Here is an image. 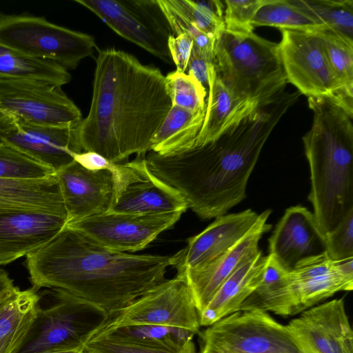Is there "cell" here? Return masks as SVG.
I'll list each match as a JSON object with an SVG mask.
<instances>
[{
	"label": "cell",
	"instance_id": "obj_15",
	"mask_svg": "<svg viewBox=\"0 0 353 353\" xmlns=\"http://www.w3.org/2000/svg\"><path fill=\"white\" fill-rule=\"evenodd\" d=\"M259 214L248 209L223 214L199 234L188 239L187 245L170 256V266L176 274L201 269L211 263L234 246L255 226Z\"/></svg>",
	"mask_w": 353,
	"mask_h": 353
},
{
	"label": "cell",
	"instance_id": "obj_21",
	"mask_svg": "<svg viewBox=\"0 0 353 353\" xmlns=\"http://www.w3.org/2000/svg\"><path fill=\"white\" fill-rule=\"evenodd\" d=\"M67 218L43 212L0 213V265L39 248L67 224Z\"/></svg>",
	"mask_w": 353,
	"mask_h": 353
},
{
	"label": "cell",
	"instance_id": "obj_36",
	"mask_svg": "<svg viewBox=\"0 0 353 353\" xmlns=\"http://www.w3.org/2000/svg\"><path fill=\"white\" fill-rule=\"evenodd\" d=\"M90 353H196L195 345L183 350L150 343L144 341L97 334L84 346Z\"/></svg>",
	"mask_w": 353,
	"mask_h": 353
},
{
	"label": "cell",
	"instance_id": "obj_9",
	"mask_svg": "<svg viewBox=\"0 0 353 353\" xmlns=\"http://www.w3.org/2000/svg\"><path fill=\"white\" fill-rule=\"evenodd\" d=\"M281 31L282 38L278 46L288 82L307 98L328 99L353 116V97L338 81L316 33Z\"/></svg>",
	"mask_w": 353,
	"mask_h": 353
},
{
	"label": "cell",
	"instance_id": "obj_10",
	"mask_svg": "<svg viewBox=\"0 0 353 353\" xmlns=\"http://www.w3.org/2000/svg\"><path fill=\"white\" fill-rule=\"evenodd\" d=\"M132 325H162L200 332L198 310L185 276L156 285L110 316L100 332Z\"/></svg>",
	"mask_w": 353,
	"mask_h": 353
},
{
	"label": "cell",
	"instance_id": "obj_11",
	"mask_svg": "<svg viewBox=\"0 0 353 353\" xmlns=\"http://www.w3.org/2000/svg\"><path fill=\"white\" fill-rule=\"evenodd\" d=\"M121 37L163 61L172 62L168 42L172 35L157 0H74Z\"/></svg>",
	"mask_w": 353,
	"mask_h": 353
},
{
	"label": "cell",
	"instance_id": "obj_23",
	"mask_svg": "<svg viewBox=\"0 0 353 353\" xmlns=\"http://www.w3.org/2000/svg\"><path fill=\"white\" fill-rule=\"evenodd\" d=\"M266 261L267 256L259 251L241 264L199 314L200 325L208 327L238 311L260 284Z\"/></svg>",
	"mask_w": 353,
	"mask_h": 353
},
{
	"label": "cell",
	"instance_id": "obj_14",
	"mask_svg": "<svg viewBox=\"0 0 353 353\" xmlns=\"http://www.w3.org/2000/svg\"><path fill=\"white\" fill-rule=\"evenodd\" d=\"M0 110L46 125H79L83 119L61 88L32 80L0 77Z\"/></svg>",
	"mask_w": 353,
	"mask_h": 353
},
{
	"label": "cell",
	"instance_id": "obj_22",
	"mask_svg": "<svg viewBox=\"0 0 353 353\" xmlns=\"http://www.w3.org/2000/svg\"><path fill=\"white\" fill-rule=\"evenodd\" d=\"M270 214V210L261 213L252 230L225 254L201 269L188 270L183 274L199 314L207 307L219 288L240 265L260 251L259 241L263 234L271 227L267 223Z\"/></svg>",
	"mask_w": 353,
	"mask_h": 353
},
{
	"label": "cell",
	"instance_id": "obj_24",
	"mask_svg": "<svg viewBox=\"0 0 353 353\" xmlns=\"http://www.w3.org/2000/svg\"><path fill=\"white\" fill-rule=\"evenodd\" d=\"M43 212L67 218L56 175L41 179H0V213Z\"/></svg>",
	"mask_w": 353,
	"mask_h": 353
},
{
	"label": "cell",
	"instance_id": "obj_33",
	"mask_svg": "<svg viewBox=\"0 0 353 353\" xmlns=\"http://www.w3.org/2000/svg\"><path fill=\"white\" fill-rule=\"evenodd\" d=\"M315 32L338 81L353 97V43L330 30Z\"/></svg>",
	"mask_w": 353,
	"mask_h": 353
},
{
	"label": "cell",
	"instance_id": "obj_34",
	"mask_svg": "<svg viewBox=\"0 0 353 353\" xmlns=\"http://www.w3.org/2000/svg\"><path fill=\"white\" fill-rule=\"evenodd\" d=\"M55 174L50 168L0 142V179H41Z\"/></svg>",
	"mask_w": 353,
	"mask_h": 353
},
{
	"label": "cell",
	"instance_id": "obj_6",
	"mask_svg": "<svg viewBox=\"0 0 353 353\" xmlns=\"http://www.w3.org/2000/svg\"><path fill=\"white\" fill-rule=\"evenodd\" d=\"M50 303L39 307L17 353L84 350L109 317L102 311L59 290L50 289Z\"/></svg>",
	"mask_w": 353,
	"mask_h": 353
},
{
	"label": "cell",
	"instance_id": "obj_41",
	"mask_svg": "<svg viewBox=\"0 0 353 353\" xmlns=\"http://www.w3.org/2000/svg\"><path fill=\"white\" fill-rule=\"evenodd\" d=\"M14 287L13 281L10 278L8 274L4 270L0 268V296Z\"/></svg>",
	"mask_w": 353,
	"mask_h": 353
},
{
	"label": "cell",
	"instance_id": "obj_40",
	"mask_svg": "<svg viewBox=\"0 0 353 353\" xmlns=\"http://www.w3.org/2000/svg\"><path fill=\"white\" fill-rule=\"evenodd\" d=\"M193 45L192 39L186 34L170 37L168 46L176 70L186 72Z\"/></svg>",
	"mask_w": 353,
	"mask_h": 353
},
{
	"label": "cell",
	"instance_id": "obj_5",
	"mask_svg": "<svg viewBox=\"0 0 353 353\" xmlns=\"http://www.w3.org/2000/svg\"><path fill=\"white\" fill-rule=\"evenodd\" d=\"M213 63L229 90L259 108L276 100L288 83L278 43L254 32L223 30L215 41Z\"/></svg>",
	"mask_w": 353,
	"mask_h": 353
},
{
	"label": "cell",
	"instance_id": "obj_31",
	"mask_svg": "<svg viewBox=\"0 0 353 353\" xmlns=\"http://www.w3.org/2000/svg\"><path fill=\"white\" fill-rule=\"evenodd\" d=\"M169 5L200 30L216 39L225 29L223 1L167 0Z\"/></svg>",
	"mask_w": 353,
	"mask_h": 353
},
{
	"label": "cell",
	"instance_id": "obj_42",
	"mask_svg": "<svg viewBox=\"0 0 353 353\" xmlns=\"http://www.w3.org/2000/svg\"><path fill=\"white\" fill-rule=\"evenodd\" d=\"M84 350H53L46 351L40 353H83Z\"/></svg>",
	"mask_w": 353,
	"mask_h": 353
},
{
	"label": "cell",
	"instance_id": "obj_4",
	"mask_svg": "<svg viewBox=\"0 0 353 353\" xmlns=\"http://www.w3.org/2000/svg\"><path fill=\"white\" fill-rule=\"evenodd\" d=\"M307 101L313 114L303 137L310 170L308 199L325 236L353 210V116L328 99Z\"/></svg>",
	"mask_w": 353,
	"mask_h": 353
},
{
	"label": "cell",
	"instance_id": "obj_27",
	"mask_svg": "<svg viewBox=\"0 0 353 353\" xmlns=\"http://www.w3.org/2000/svg\"><path fill=\"white\" fill-rule=\"evenodd\" d=\"M204 115L205 111L193 112L172 105L152 137L149 151L168 156L192 150Z\"/></svg>",
	"mask_w": 353,
	"mask_h": 353
},
{
	"label": "cell",
	"instance_id": "obj_35",
	"mask_svg": "<svg viewBox=\"0 0 353 353\" xmlns=\"http://www.w3.org/2000/svg\"><path fill=\"white\" fill-rule=\"evenodd\" d=\"M165 79L172 105L193 112L205 111L207 92L195 78L175 70L165 76Z\"/></svg>",
	"mask_w": 353,
	"mask_h": 353
},
{
	"label": "cell",
	"instance_id": "obj_16",
	"mask_svg": "<svg viewBox=\"0 0 353 353\" xmlns=\"http://www.w3.org/2000/svg\"><path fill=\"white\" fill-rule=\"evenodd\" d=\"M286 325L309 353H353V332L343 299L307 309Z\"/></svg>",
	"mask_w": 353,
	"mask_h": 353
},
{
	"label": "cell",
	"instance_id": "obj_26",
	"mask_svg": "<svg viewBox=\"0 0 353 353\" xmlns=\"http://www.w3.org/2000/svg\"><path fill=\"white\" fill-rule=\"evenodd\" d=\"M40 295L15 286L0 296V353H17L37 316Z\"/></svg>",
	"mask_w": 353,
	"mask_h": 353
},
{
	"label": "cell",
	"instance_id": "obj_29",
	"mask_svg": "<svg viewBox=\"0 0 353 353\" xmlns=\"http://www.w3.org/2000/svg\"><path fill=\"white\" fill-rule=\"evenodd\" d=\"M314 21L353 43L352 0H292Z\"/></svg>",
	"mask_w": 353,
	"mask_h": 353
},
{
	"label": "cell",
	"instance_id": "obj_19",
	"mask_svg": "<svg viewBox=\"0 0 353 353\" xmlns=\"http://www.w3.org/2000/svg\"><path fill=\"white\" fill-rule=\"evenodd\" d=\"M290 274V296L283 316L300 314L338 292L353 289V280L339 272L326 252L301 261Z\"/></svg>",
	"mask_w": 353,
	"mask_h": 353
},
{
	"label": "cell",
	"instance_id": "obj_32",
	"mask_svg": "<svg viewBox=\"0 0 353 353\" xmlns=\"http://www.w3.org/2000/svg\"><path fill=\"white\" fill-rule=\"evenodd\" d=\"M97 334L144 341L177 350H183L194 345L193 337L195 335L188 330L162 325L125 326Z\"/></svg>",
	"mask_w": 353,
	"mask_h": 353
},
{
	"label": "cell",
	"instance_id": "obj_3",
	"mask_svg": "<svg viewBox=\"0 0 353 353\" xmlns=\"http://www.w3.org/2000/svg\"><path fill=\"white\" fill-rule=\"evenodd\" d=\"M32 288L65 292L109 318L165 280L169 256L105 248L65 225L26 256Z\"/></svg>",
	"mask_w": 353,
	"mask_h": 353
},
{
	"label": "cell",
	"instance_id": "obj_28",
	"mask_svg": "<svg viewBox=\"0 0 353 353\" xmlns=\"http://www.w3.org/2000/svg\"><path fill=\"white\" fill-rule=\"evenodd\" d=\"M0 77L37 81L59 88L71 79L68 70L57 63L30 57L1 43Z\"/></svg>",
	"mask_w": 353,
	"mask_h": 353
},
{
	"label": "cell",
	"instance_id": "obj_39",
	"mask_svg": "<svg viewBox=\"0 0 353 353\" xmlns=\"http://www.w3.org/2000/svg\"><path fill=\"white\" fill-rule=\"evenodd\" d=\"M186 72L195 78L207 92L211 79L216 74L213 57L193 48Z\"/></svg>",
	"mask_w": 353,
	"mask_h": 353
},
{
	"label": "cell",
	"instance_id": "obj_12",
	"mask_svg": "<svg viewBox=\"0 0 353 353\" xmlns=\"http://www.w3.org/2000/svg\"><path fill=\"white\" fill-rule=\"evenodd\" d=\"M183 212L128 214L108 212L66 224L109 250L137 252L145 248L161 232L172 228Z\"/></svg>",
	"mask_w": 353,
	"mask_h": 353
},
{
	"label": "cell",
	"instance_id": "obj_20",
	"mask_svg": "<svg viewBox=\"0 0 353 353\" xmlns=\"http://www.w3.org/2000/svg\"><path fill=\"white\" fill-rule=\"evenodd\" d=\"M324 252L325 236L313 213L302 205L288 208L269 239V254L292 271L301 261Z\"/></svg>",
	"mask_w": 353,
	"mask_h": 353
},
{
	"label": "cell",
	"instance_id": "obj_37",
	"mask_svg": "<svg viewBox=\"0 0 353 353\" xmlns=\"http://www.w3.org/2000/svg\"><path fill=\"white\" fill-rule=\"evenodd\" d=\"M266 2L267 0L224 1V30L240 33L254 32L252 21Z\"/></svg>",
	"mask_w": 353,
	"mask_h": 353
},
{
	"label": "cell",
	"instance_id": "obj_18",
	"mask_svg": "<svg viewBox=\"0 0 353 353\" xmlns=\"http://www.w3.org/2000/svg\"><path fill=\"white\" fill-rule=\"evenodd\" d=\"M132 164L133 172L117 190L110 211L139 214L186 211L188 205L184 198L176 190L154 176L144 158L132 161Z\"/></svg>",
	"mask_w": 353,
	"mask_h": 353
},
{
	"label": "cell",
	"instance_id": "obj_1",
	"mask_svg": "<svg viewBox=\"0 0 353 353\" xmlns=\"http://www.w3.org/2000/svg\"><path fill=\"white\" fill-rule=\"evenodd\" d=\"M299 95L282 93L202 147L168 156L150 151L144 158L147 166L202 219L225 214L245 198L248 179L266 141Z\"/></svg>",
	"mask_w": 353,
	"mask_h": 353
},
{
	"label": "cell",
	"instance_id": "obj_25",
	"mask_svg": "<svg viewBox=\"0 0 353 353\" xmlns=\"http://www.w3.org/2000/svg\"><path fill=\"white\" fill-rule=\"evenodd\" d=\"M258 109L232 94L216 74L208 86L204 119L193 149L215 141Z\"/></svg>",
	"mask_w": 353,
	"mask_h": 353
},
{
	"label": "cell",
	"instance_id": "obj_38",
	"mask_svg": "<svg viewBox=\"0 0 353 353\" xmlns=\"http://www.w3.org/2000/svg\"><path fill=\"white\" fill-rule=\"evenodd\" d=\"M325 252L332 261L353 258V210L325 236Z\"/></svg>",
	"mask_w": 353,
	"mask_h": 353
},
{
	"label": "cell",
	"instance_id": "obj_17",
	"mask_svg": "<svg viewBox=\"0 0 353 353\" xmlns=\"http://www.w3.org/2000/svg\"><path fill=\"white\" fill-rule=\"evenodd\" d=\"M55 175L67 212V223L110 210L116 188L110 171L88 170L74 160Z\"/></svg>",
	"mask_w": 353,
	"mask_h": 353
},
{
	"label": "cell",
	"instance_id": "obj_30",
	"mask_svg": "<svg viewBox=\"0 0 353 353\" xmlns=\"http://www.w3.org/2000/svg\"><path fill=\"white\" fill-rule=\"evenodd\" d=\"M252 26L254 28L271 26L280 30H327L296 6L292 0H267L256 14Z\"/></svg>",
	"mask_w": 353,
	"mask_h": 353
},
{
	"label": "cell",
	"instance_id": "obj_43",
	"mask_svg": "<svg viewBox=\"0 0 353 353\" xmlns=\"http://www.w3.org/2000/svg\"><path fill=\"white\" fill-rule=\"evenodd\" d=\"M83 353H90V352H86V351H85V350H84V352H83Z\"/></svg>",
	"mask_w": 353,
	"mask_h": 353
},
{
	"label": "cell",
	"instance_id": "obj_7",
	"mask_svg": "<svg viewBox=\"0 0 353 353\" xmlns=\"http://www.w3.org/2000/svg\"><path fill=\"white\" fill-rule=\"evenodd\" d=\"M198 334L199 353H309L287 325L256 309L236 311Z\"/></svg>",
	"mask_w": 353,
	"mask_h": 353
},
{
	"label": "cell",
	"instance_id": "obj_2",
	"mask_svg": "<svg viewBox=\"0 0 353 353\" xmlns=\"http://www.w3.org/2000/svg\"><path fill=\"white\" fill-rule=\"evenodd\" d=\"M97 52L89 113L78 127L82 150L114 163L140 158L172 107L165 76L128 52Z\"/></svg>",
	"mask_w": 353,
	"mask_h": 353
},
{
	"label": "cell",
	"instance_id": "obj_13",
	"mask_svg": "<svg viewBox=\"0 0 353 353\" xmlns=\"http://www.w3.org/2000/svg\"><path fill=\"white\" fill-rule=\"evenodd\" d=\"M79 125L32 123L0 110V142L9 145L55 172L74 161L83 152Z\"/></svg>",
	"mask_w": 353,
	"mask_h": 353
},
{
	"label": "cell",
	"instance_id": "obj_8",
	"mask_svg": "<svg viewBox=\"0 0 353 353\" xmlns=\"http://www.w3.org/2000/svg\"><path fill=\"white\" fill-rule=\"evenodd\" d=\"M0 43L66 70L93 54L94 37L55 25L44 17L0 13Z\"/></svg>",
	"mask_w": 353,
	"mask_h": 353
}]
</instances>
